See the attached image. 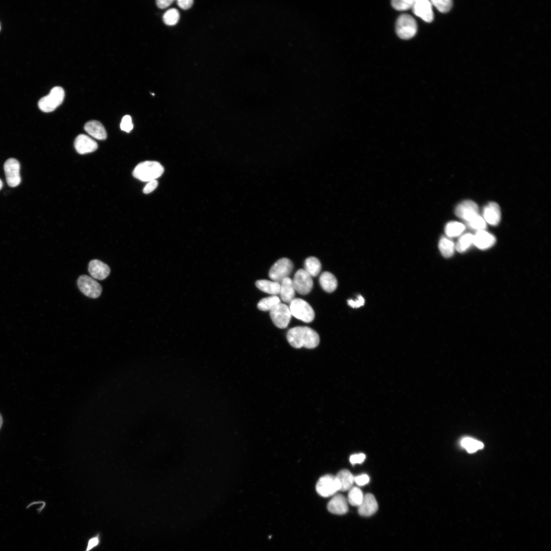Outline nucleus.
Masks as SVG:
<instances>
[{
  "mask_svg": "<svg viewBox=\"0 0 551 551\" xmlns=\"http://www.w3.org/2000/svg\"><path fill=\"white\" fill-rule=\"evenodd\" d=\"M270 317L276 327L284 329L288 326L292 314L289 307L280 303L270 311Z\"/></svg>",
  "mask_w": 551,
  "mask_h": 551,
  "instance_id": "1a4fd4ad",
  "label": "nucleus"
},
{
  "mask_svg": "<svg viewBox=\"0 0 551 551\" xmlns=\"http://www.w3.org/2000/svg\"><path fill=\"white\" fill-rule=\"evenodd\" d=\"M279 295L282 300L287 303L290 304L295 299V290L290 278H286L281 282Z\"/></svg>",
  "mask_w": 551,
  "mask_h": 551,
  "instance_id": "aec40b11",
  "label": "nucleus"
},
{
  "mask_svg": "<svg viewBox=\"0 0 551 551\" xmlns=\"http://www.w3.org/2000/svg\"><path fill=\"white\" fill-rule=\"evenodd\" d=\"M86 132L93 137L99 140L107 138V133L103 125L97 121H90L84 126Z\"/></svg>",
  "mask_w": 551,
  "mask_h": 551,
  "instance_id": "412c9836",
  "label": "nucleus"
},
{
  "mask_svg": "<svg viewBox=\"0 0 551 551\" xmlns=\"http://www.w3.org/2000/svg\"><path fill=\"white\" fill-rule=\"evenodd\" d=\"M465 228V225L461 223L451 222L447 224L445 233L449 237H457L462 234Z\"/></svg>",
  "mask_w": 551,
  "mask_h": 551,
  "instance_id": "c85d7f7f",
  "label": "nucleus"
},
{
  "mask_svg": "<svg viewBox=\"0 0 551 551\" xmlns=\"http://www.w3.org/2000/svg\"><path fill=\"white\" fill-rule=\"evenodd\" d=\"M64 97V89L60 86L54 87L48 95L40 99L38 107L44 112H52L62 103Z\"/></svg>",
  "mask_w": 551,
  "mask_h": 551,
  "instance_id": "7ed1b4c3",
  "label": "nucleus"
},
{
  "mask_svg": "<svg viewBox=\"0 0 551 551\" xmlns=\"http://www.w3.org/2000/svg\"><path fill=\"white\" fill-rule=\"evenodd\" d=\"M473 238L474 235L470 233L463 235L459 239L455 248L460 253L466 251L473 244Z\"/></svg>",
  "mask_w": 551,
  "mask_h": 551,
  "instance_id": "7c9ffc66",
  "label": "nucleus"
},
{
  "mask_svg": "<svg viewBox=\"0 0 551 551\" xmlns=\"http://www.w3.org/2000/svg\"><path fill=\"white\" fill-rule=\"evenodd\" d=\"M173 2V0H158L156 4L158 7L163 9L169 6Z\"/></svg>",
  "mask_w": 551,
  "mask_h": 551,
  "instance_id": "37998d69",
  "label": "nucleus"
},
{
  "mask_svg": "<svg viewBox=\"0 0 551 551\" xmlns=\"http://www.w3.org/2000/svg\"><path fill=\"white\" fill-rule=\"evenodd\" d=\"M467 224L470 228L478 231L485 230L487 227L486 222L480 214L467 222Z\"/></svg>",
  "mask_w": 551,
  "mask_h": 551,
  "instance_id": "473e14b6",
  "label": "nucleus"
},
{
  "mask_svg": "<svg viewBox=\"0 0 551 551\" xmlns=\"http://www.w3.org/2000/svg\"><path fill=\"white\" fill-rule=\"evenodd\" d=\"M455 214L459 218L466 222L471 220L479 214V208L476 203L471 200L460 203L455 209Z\"/></svg>",
  "mask_w": 551,
  "mask_h": 551,
  "instance_id": "f8f14e48",
  "label": "nucleus"
},
{
  "mask_svg": "<svg viewBox=\"0 0 551 551\" xmlns=\"http://www.w3.org/2000/svg\"><path fill=\"white\" fill-rule=\"evenodd\" d=\"M364 495L362 490L357 487L352 488L348 494V502L353 507H359L361 505Z\"/></svg>",
  "mask_w": 551,
  "mask_h": 551,
  "instance_id": "cd10ccee",
  "label": "nucleus"
},
{
  "mask_svg": "<svg viewBox=\"0 0 551 551\" xmlns=\"http://www.w3.org/2000/svg\"><path fill=\"white\" fill-rule=\"evenodd\" d=\"M335 477L339 482L341 491L350 490L355 482V477L348 470L341 471Z\"/></svg>",
  "mask_w": 551,
  "mask_h": 551,
  "instance_id": "5701e85b",
  "label": "nucleus"
},
{
  "mask_svg": "<svg viewBox=\"0 0 551 551\" xmlns=\"http://www.w3.org/2000/svg\"><path fill=\"white\" fill-rule=\"evenodd\" d=\"M280 303L279 298L272 296L261 299L257 305L258 308L261 311H271Z\"/></svg>",
  "mask_w": 551,
  "mask_h": 551,
  "instance_id": "bb28decb",
  "label": "nucleus"
},
{
  "mask_svg": "<svg viewBox=\"0 0 551 551\" xmlns=\"http://www.w3.org/2000/svg\"><path fill=\"white\" fill-rule=\"evenodd\" d=\"M496 239L493 234L485 230L478 231L473 238V244L478 248L486 250L493 246Z\"/></svg>",
  "mask_w": 551,
  "mask_h": 551,
  "instance_id": "f3484780",
  "label": "nucleus"
},
{
  "mask_svg": "<svg viewBox=\"0 0 551 551\" xmlns=\"http://www.w3.org/2000/svg\"><path fill=\"white\" fill-rule=\"evenodd\" d=\"M320 284L322 288L326 292L331 293L337 289L338 287V280L331 273L324 272L319 279Z\"/></svg>",
  "mask_w": 551,
  "mask_h": 551,
  "instance_id": "4be33fe9",
  "label": "nucleus"
},
{
  "mask_svg": "<svg viewBox=\"0 0 551 551\" xmlns=\"http://www.w3.org/2000/svg\"><path fill=\"white\" fill-rule=\"evenodd\" d=\"M256 286L260 291L276 296L279 294L280 283L267 280H260L256 282Z\"/></svg>",
  "mask_w": 551,
  "mask_h": 551,
  "instance_id": "b1692460",
  "label": "nucleus"
},
{
  "mask_svg": "<svg viewBox=\"0 0 551 551\" xmlns=\"http://www.w3.org/2000/svg\"><path fill=\"white\" fill-rule=\"evenodd\" d=\"M305 271L311 277H316L320 273L322 265L320 260L315 257H308L304 263Z\"/></svg>",
  "mask_w": 551,
  "mask_h": 551,
  "instance_id": "393cba45",
  "label": "nucleus"
},
{
  "mask_svg": "<svg viewBox=\"0 0 551 551\" xmlns=\"http://www.w3.org/2000/svg\"><path fill=\"white\" fill-rule=\"evenodd\" d=\"M292 281L295 291L301 295H307L313 290V279L304 270H298Z\"/></svg>",
  "mask_w": 551,
  "mask_h": 551,
  "instance_id": "9d476101",
  "label": "nucleus"
},
{
  "mask_svg": "<svg viewBox=\"0 0 551 551\" xmlns=\"http://www.w3.org/2000/svg\"><path fill=\"white\" fill-rule=\"evenodd\" d=\"M414 2L415 0H394L392 5L397 10L404 11L412 8Z\"/></svg>",
  "mask_w": 551,
  "mask_h": 551,
  "instance_id": "f704fd0d",
  "label": "nucleus"
},
{
  "mask_svg": "<svg viewBox=\"0 0 551 551\" xmlns=\"http://www.w3.org/2000/svg\"><path fill=\"white\" fill-rule=\"evenodd\" d=\"M180 17L178 11L174 8L167 10L163 15V21L167 25H174L178 22Z\"/></svg>",
  "mask_w": 551,
  "mask_h": 551,
  "instance_id": "2f4dec72",
  "label": "nucleus"
},
{
  "mask_svg": "<svg viewBox=\"0 0 551 551\" xmlns=\"http://www.w3.org/2000/svg\"><path fill=\"white\" fill-rule=\"evenodd\" d=\"M88 272L93 278L102 280L109 275L110 269L102 261L94 259L90 261L89 263Z\"/></svg>",
  "mask_w": 551,
  "mask_h": 551,
  "instance_id": "dca6fc26",
  "label": "nucleus"
},
{
  "mask_svg": "<svg viewBox=\"0 0 551 551\" xmlns=\"http://www.w3.org/2000/svg\"><path fill=\"white\" fill-rule=\"evenodd\" d=\"M158 184V182L156 180L148 182L143 189V193L148 194L152 193L157 188Z\"/></svg>",
  "mask_w": 551,
  "mask_h": 551,
  "instance_id": "e433bc0d",
  "label": "nucleus"
},
{
  "mask_svg": "<svg viewBox=\"0 0 551 551\" xmlns=\"http://www.w3.org/2000/svg\"><path fill=\"white\" fill-rule=\"evenodd\" d=\"M80 291L90 298H98L102 293L101 285L93 278L87 275L79 277L77 281Z\"/></svg>",
  "mask_w": 551,
  "mask_h": 551,
  "instance_id": "6e6552de",
  "label": "nucleus"
},
{
  "mask_svg": "<svg viewBox=\"0 0 551 551\" xmlns=\"http://www.w3.org/2000/svg\"><path fill=\"white\" fill-rule=\"evenodd\" d=\"M121 129L122 131L129 133L133 128L132 118L129 115L124 116L121 123Z\"/></svg>",
  "mask_w": 551,
  "mask_h": 551,
  "instance_id": "c9c22d12",
  "label": "nucleus"
},
{
  "mask_svg": "<svg viewBox=\"0 0 551 551\" xmlns=\"http://www.w3.org/2000/svg\"><path fill=\"white\" fill-rule=\"evenodd\" d=\"M100 543V536L99 535L90 539L88 543L85 551H90L94 547H97Z\"/></svg>",
  "mask_w": 551,
  "mask_h": 551,
  "instance_id": "a19ab883",
  "label": "nucleus"
},
{
  "mask_svg": "<svg viewBox=\"0 0 551 551\" xmlns=\"http://www.w3.org/2000/svg\"><path fill=\"white\" fill-rule=\"evenodd\" d=\"M74 146L77 152L82 155L93 152L98 148L96 141L84 134H80L76 137Z\"/></svg>",
  "mask_w": 551,
  "mask_h": 551,
  "instance_id": "4468645a",
  "label": "nucleus"
},
{
  "mask_svg": "<svg viewBox=\"0 0 551 551\" xmlns=\"http://www.w3.org/2000/svg\"><path fill=\"white\" fill-rule=\"evenodd\" d=\"M3 187V182L1 179H0V190L2 189Z\"/></svg>",
  "mask_w": 551,
  "mask_h": 551,
  "instance_id": "a18cd8bd",
  "label": "nucleus"
},
{
  "mask_svg": "<svg viewBox=\"0 0 551 551\" xmlns=\"http://www.w3.org/2000/svg\"><path fill=\"white\" fill-rule=\"evenodd\" d=\"M369 477L367 475H362L355 477V482L358 486H363L369 483Z\"/></svg>",
  "mask_w": 551,
  "mask_h": 551,
  "instance_id": "ea45409f",
  "label": "nucleus"
},
{
  "mask_svg": "<svg viewBox=\"0 0 551 551\" xmlns=\"http://www.w3.org/2000/svg\"><path fill=\"white\" fill-rule=\"evenodd\" d=\"M164 172L163 166L155 161H146L139 163L133 172L135 178L143 182H150L160 177Z\"/></svg>",
  "mask_w": 551,
  "mask_h": 551,
  "instance_id": "f03ea898",
  "label": "nucleus"
},
{
  "mask_svg": "<svg viewBox=\"0 0 551 551\" xmlns=\"http://www.w3.org/2000/svg\"><path fill=\"white\" fill-rule=\"evenodd\" d=\"M294 268L293 263L289 258H283L276 262L269 272V277L274 281L279 283L289 277Z\"/></svg>",
  "mask_w": 551,
  "mask_h": 551,
  "instance_id": "423d86ee",
  "label": "nucleus"
},
{
  "mask_svg": "<svg viewBox=\"0 0 551 551\" xmlns=\"http://www.w3.org/2000/svg\"><path fill=\"white\" fill-rule=\"evenodd\" d=\"M194 1L193 0H178V5L183 9H187L192 6Z\"/></svg>",
  "mask_w": 551,
  "mask_h": 551,
  "instance_id": "79ce46f5",
  "label": "nucleus"
},
{
  "mask_svg": "<svg viewBox=\"0 0 551 551\" xmlns=\"http://www.w3.org/2000/svg\"><path fill=\"white\" fill-rule=\"evenodd\" d=\"M439 249L442 255L445 258L453 256L455 248L454 243L449 238L443 237L441 238L439 244Z\"/></svg>",
  "mask_w": 551,
  "mask_h": 551,
  "instance_id": "a878e982",
  "label": "nucleus"
},
{
  "mask_svg": "<svg viewBox=\"0 0 551 551\" xmlns=\"http://www.w3.org/2000/svg\"><path fill=\"white\" fill-rule=\"evenodd\" d=\"M432 6L428 0H416L412 8L416 15L427 22H431L434 18Z\"/></svg>",
  "mask_w": 551,
  "mask_h": 551,
  "instance_id": "ddd939ff",
  "label": "nucleus"
},
{
  "mask_svg": "<svg viewBox=\"0 0 551 551\" xmlns=\"http://www.w3.org/2000/svg\"><path fill=\"white\" fill-rule=\"evenodd\" d=\"M430 2L440 12L442 13L448 12L453 6V2L451 0H432Z\"/></svg>",
  "mask_w": 551,
  "mask_h": 551,
  "instance_id": "72a5a7b5",
  "label": "nucleus"
},
{
  "mask_svg": "<svg viewBox=\"0 0 551 551\" xmlns=\"http://www.w3.org/2000/svg\"><path fill=\"white\" fill-rule=\"evenodd\" d=\"M4 169L8 185L11 187L17 186L21 182L20 164L14 158H10L4 163Z\"/></svg>",
  "mask_w": 551,
  "mask_h": 551,
  "instance_id": "9b49d317",
  "label": "nucleus"
},
{
  "mask_svg": "<svg viewBox=\"0 0 551 551\" xmlns=\"http://www.w3.org/2000/svg\"><path fill=\"white\" fill-rule=\"evenodd\" d=\"M292 316L305 323L313 322L315 317V311L309 303L305 300L296 298L290 304Z\"/></svg>",
  "mask_w": 551,
  "mask_h": 551,
  "instance_id": "20e7f679",
  "label": "nucleus"
},
{
  "mask_svg": "<svg viewBox=\"0 0 551 551\" xmlns=\"http://www.w3.org/2000/svg\"><path fill=\"white\" fill-rule=\"evenodd\" d=\"M1 24H0V30H1Z\"/></svg>",
  "mask_w": 551,
  "mask_h": 551,
  "instance_id": "49530a36",
  "label": "nucleus"
},
{
  "mask_svg": "<svg viewBox=\"0 0 551 551\" xmlns=\"http://www.w3.org/2000/svg\"><path fill=\"white\" fill-rule=\"evenodd\" d=\"M378 509V503L371 494L364 496L361 505L358 507V513L363 517H370L375 514Z\"/></svg>",
  "mask_w": 551,
  "mask_h": 551,
  "instance_id": "a211bd4d",
  "label": "nucleus"
},
{
  "mask_svg": "<svg viewBox=\"0 0 551 551\" xmlns=\"http://www.w3.org/2000/svg\"><path fill=\"white\" fill-rule=\"evenodd\" d=\"M366 459V455L364 454H358L352 455L350 457V461L352 464L355 465L357 464H362Z\"/></svg>",
  "mask_w": 551,
  "mask_h": 551,
  "instance_id": "4c0bfd02",
  "label": "nucleus"
},
{
  "mask_svg": "<svg viewBox=\"0 0 551 551\" xmlns=\"http://www.w3.org/2000/svg\"><path fill=\"white\" fill-rule=\"evenodd\" d=\"M483 215L486 222L491 225H497L501 218L499 205L495 202L490 203L484 208Z\"/></svg>",
  "mask_w": 551,
  "mask_h": 551,
  "instance_id": "6ab92c4d",
  "label": "nucleus"
},
{
  "mask_svg": "<svg viewBox=\"0 0 551 551\" xmlns=\"http://www.w3.org/2000/svg\"><path fill=\"white\" fill-rule=\"evenodd\" d=\"M287 340L294 348L305 347L314 349L320 343L319 334L314 330L308 327H296L290 329L287 334Z\"/></svg>",
  "mask_w": 551,
  "mask_h": 551,
  "instance_id": "f257e3e1",
  "label": "nucleus"
},
{
  "mask_svg": "<svg viewBox=\"0 0 551 551\" xmlns=\"http://www.w3.org/2000/svg\"><path fill=\"white\" fill-rule=\"evenodd\" d=\"M327 509L333 514L345 515L349 510L348 500L341 494L335 495L329 502Z\"/></svg>",
  "mask_w": 551,
  "mask_h": 551,
  "instance_id": "2eb2a0df",
  "label": "nucleus"
},
{
  "mask_svg": "<svg viewBox=\"0 0 551 551\" xmlns=\"http://www.w3.org/2000/svg\"><path fill=\"white\" fill-rule=\"evenodd\" d=\"M365 303V301L364 298L361 295L358 296L357 300L356 301H353L352 300L348 301V305L354 308L360 307L364 305Z\"/></svg>",
  "mask_w": 551,
  "mask_h": 551,
  "instance_id": "58836bf2",
  "label": "nucleus"
},
{
  "mask_svg": "<svg viewBox=\"0 0 551 551\" xmlns=\"http://www.w3.org/2000/svg\"><path fill=\"white\" fill-rule=\"evenodd\" d=\"M417 23L415 19L409 14H404L397 19L396 30L398 36L403 39H410L417 32Z\"/></svg>",
  "mask_w": 551,
  "mask_h": 551,
  "instance_id": "39448f33",
  "label": "nucleus"
},
{
  "mask_svg": "<svg viewBox=\"0 0 551 551\" xmlns=\"http://www.w3.org/2000/svg\"><path fill=\"white\" fill-rule=\"evenodd\" d=\"M3 424V419L1 413H0V430H1Z\"/></svg>",
  "mask_w": 551,
  "mask_h": 551,
  "instance_id": "c03bdc74",
  "label": "nucleus"
},
{
  "mask_svg": "<svg viewBox=\"0 0 551 551\" xmlns=\"http://www.w3.org/2000/svg\"><path fill=\"white\" fill-rule=\"evenodd\" d=\"M316 490L323 497H329L340 491V486L336 477L327 475L322 477L316 486Z\"/></svg>",
  "mask_w": 551,
  "mask_h": 551,
  "instance_id": "0eeeda50",
  "label": "nucleus"
},
{
  "mask_svg": "<svg viewBox=\"0 0 551 551\" xmlns=\"http://www.w3.org/2000/svg\"><path fill=\"white\" fill-rule=\"evenodd\" d=\"M461 446L469 453H474L484 448L483 443L470 438H466L461 441Z\"/></svg>",
  "mask_w": 551,
  "mask_h": 551,
  "instance_id": "c756f323",
  "label": "nucleus"
}]
</instances>
